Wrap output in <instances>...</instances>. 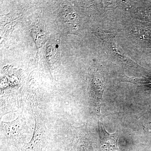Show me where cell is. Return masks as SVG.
<instances>
[{
	"instance_id": "1",
	"label": "cell",
	"mask_w": 151,
	"mask_h": 151,
	"mask_svg": "<svg viewBox=\"0 0 151 151\" xmlns=\"http://www.w3.org/2000/svg\"><path fill=\"white\" fill-rule=\"evenodd\" d=\"M1 132L6 138L8 142L16 146L24 145L28 134L26 120L22 115L13 121L1 122Z\"/></svg>"
},
{
	"instance_id": "2",
	"label": "cell",
	"mask_w": 151,
	"mask_h": 151,
	"mask_svg": "<svg viewBox=\"0 0 151 151\" xmlns=\"http://www.w3.org/2000/svg\"><path fill=\"white\" fill-rule=\"evenodd\" d=\"M35 125L31 140L25 144L22 151L40 150L46 144L47 129L45 125L39 118L35 119Z\"/></svg>"
},
{
	"instance_id": "3",
	"label": "cell",
	"mask_w": 151,
	"mask_h": 151,
	"mask_svg": "<svg viewBox=\"0 0 151 151\" xmlns=\"http://www.w3.org/2000/svg\"><path fill=\"white\" fill-rule=\"evenodd\" d=\"M99 131L102 151H119L117 146L119 131L112 134H109L105 130L102 121H100L99 123Z\"/></svg>"
}]
</instances>
